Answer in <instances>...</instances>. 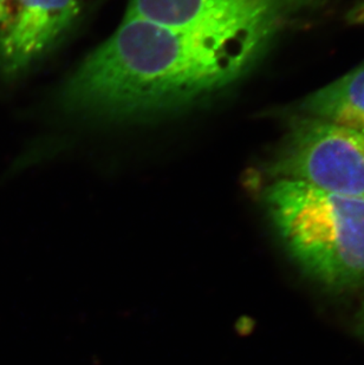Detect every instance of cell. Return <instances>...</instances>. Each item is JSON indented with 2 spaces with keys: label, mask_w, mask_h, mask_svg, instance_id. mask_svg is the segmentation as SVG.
<instances>
[{
  "label": "cell",
  "mask_w": 364,
  "mask_h": 365,
  "mask_svg": "<svg viewBox=\"0 0 364 365\" xmlns=\"http://www.w3.org/2000/svg\"><path fill=\"white\" fill-rule=\"evenodd\" d=\"M264 206L293 262L333 291L364 286V200L275 179Z\"/></svg>",
  "instance_id": "2"
},
{
  "label": "cell",
  "mask_w": 364,
  "mask_h": 365,
  "mask_svg": "<svg viewBox=\"0 0 364 365\" xmlns=\"http://www.w3.org/2000/svg\"><path fill=\"white\" fill-rule=\"evenodd\" d=\"M18 0H0V31L6 26L14 14Z\"/></svg>",
  "instance_id": "7"
},
{
  "label": "cell",
  "mask_w": 364,
  "mask_h": 365,
  "mask_svg": "<svg viewBox=\"0 0 364 365\" xmlns=\"http://www.w3.org/2000/svg\"><path fill=\"white\" fill-rule=\"evenodd\" d=\"M308 0H131L124 17L185 31L252 36L273 41Z\"/></svg>",
  "instance_id": "4"
},
{
  "label": "cell",
  "mask_w": 364,
  "mask_h": 365,
  "mask_svg": "<svg viewBox=\"0 0 364 365\" xmlns=\"http://www.w3.org/2000/svg\"><path fill=\"white\" fill-rule=\"evenodd\" d=\"M302 109L309 118L364 133V64L306 97Z\"/></svg>",
  "instance_id": "6"
},
{
  "label": "cell",
  "mask_w": 364,
  "mask_h": 365,
  "mask_svg": "<svg viewBox=\"0 0 364 365\" xmlns=\"http://www.w3.org/2000/svg\"><path fill=\"white\" fill-rule=\"evenodd\" d=\"M270 172L364 200V133L306 116L292 124Z\"/></svg>",
  "instance_id": "3"
},
{
  "label": "cell",
  "mask_w": 364,
  "mask_h": 365,
  "mask_svg": "<svg viewBox=\"0 0 364 365\" xmlns=\"http://www.w3.org/2000/svg\"><path fill=\"white\" fill-rule=\"evenodd\" d=\"M349 18H350L351 23L364 25V0L360 5L355 7L354 10L351 11Z\"/></svg>",
  "instance_id": "8"
},
{
  "label": "cell",
  "mask_w": 364,
  "mask_h": 365,
  "mask_svg": "<svg viewBox=\"0 0 364 365\" xmlns=\"http://www.w3.org/2000/svg\"><path fill=\"white\" fill-rule=\"evenodd\" d=\"M79 0H18L0 31V73L14 77L48 55L73 29Z\"/></svg>",
  "instance_id": "5"
},
{
  "label": "cell",
  "mask_w": 364,
  "mask_h": 365,
  "mask_svg": "<svg viewBox=\"0 0 364 365\" xmlns=\"http://www.w3.org/2000/svg\"><path fill=\"white\" fill-rule=\"evenodd\" d=\"M270 44L124 17L70 76L61 103L79 116L111 121L182 110L241 80Z\"/></svg>",
  "instance_id": "1"
},
{
  "label": "cell",
  "mask_w": 364,
  "mask_h": 365,
  "mask_svg": "<svg viewBox=\"0 0 364 365\" xmlns=\"http://www.w3.org/2000/svg\"><path fill=\"white\" fill-rule=\"evenodd\" d=\"M356 330L364 338V304L361 307V310L358 311V317H356Z\"/></svg>",
  "instance_id": "9"
}]
</instances>
